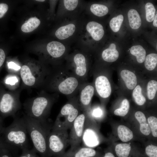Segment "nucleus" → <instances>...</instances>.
<instances>
[{"label": "nucleus", "instance_id": "obj_34", "mask_svg": "<svg viewBox=\"0 0 157 157\" xmlns=\"http://www.w3.org/2000/svg\"><path fill=\"white\" fill-rule=\"evenodd\" d=\"M153 136L157 137V118L156 117L151 116L149 117L147 120Z\"/></svg>", "mask_w": 157, "mask_h": 157}, {"label": "nucleus", "instance_id": "obj_35", "mask_svg": "<svg viewBox=\"0 0 157 157\" xmlns=\"http://www.w3.org/2000/svg\"><path fill=\"white\" fill-rule=\"evenodd\" d=\"M146 154L149 157H157V147L152 144L148 145L145 148Z\"/></svg>", "mask_w": 157, "mask_h": 157}, {"label": "nucleus", "instance_id": "obj_28", "mask_svg": "<svg viewBox=\"0 0 157 157\" xmlns=\"http://www.w3.org/2000/svg\"><path fill=\"white\" fill-rule=\"evenodd\" d=\"M144 66L149 71L154 70L157 65V54L151 53L146 56L144 60Z\"/></svg>", "mask_w": 157, "mask_h": 157}, {"label": "nucleus", "instance_id": "obj_4", "mask_svg": "<svg viewBox=\"0 0 157 157\" xmlns=\"http://www.w3.org/2000/svg\"><path fill=\"white\" fill-rule=\"evenodd\" d=\"M27 131L23 116H16L11 124L6 127H3L1 134L3 141L17 149L22 150L28 148Z\"/></svg>", "mask_w": 157, "mask_h": 157}, {"label": "nucleus", "instance_id": "obj_10", "mask_svg": "<svg viewBox=\"0 0 157 157\" xmlns=\"http://www.w3.org/2000/svg\"><path fill=\"white\" fill-rule=\"evenodd\" d=\"M86 116L83 112L79 114L74 120L70 129L69 135V143L70 146V150H74L80 147L82 142L84 123Z\"/></svg>", "mask_w": 157, "mask_h": 157}, {"label": "nucleus", "instance_id": "obj_38", "mask_svg": "<svg viewBox=\"0 0 157 157\" xmlns=\"http://www.w3.org/2000/svg\"><path fill=\"white\" fill-rule=\"evenodd\" d=\"M8 9V5L5 3H0V19L6 13Z\"/></svg>", "mask_w": 157, "mask_h": 157}, {"label": "nucleus", "instance_id": "obj_42", "mask_svg": "<svg viewBox=\"0 0 157 157\" xmlns=\"http://www.w3.org/2000/svg\"><path fill=\"white\" fill-rule=\"evenodd\" d=\"M8 66L10 68L14 69H19L20 70L21 67V66H17L14 63L12 62H10L8 64Z\"/></svg>", "mask_w": 157, "mask_h": 157}, {"label": "nucleus", "instance_id": "obj_17", "mask_svg": "<svg viewBox=\"0 0 157 157\" xmlns=\"http://www.w3.org/2000/svg\"><path fill=\"white\" fill-rule=\"evenodd\" d=\"M120 75L128 89L133 90L137 85V78L133 72L127 69H124L121 72Z\"/></svg>", "mask_w": 157, "mask_h": 157}, {"label": "nucleus", "instance_id": "obj_14", "mask_svg": "<svg viewBox=\"0 0 157 157\" xmlns=\"http://www.w3.org/2000/svg\"><path fill=\"white\" fill-rule=\"evenodd\" d=\"M96 154V151L92 148L79 147L74 150H69L60 157H94Z\"/></svg>", "mask_w": 157, "mask_h": 157}, {"label": "nucleus", "instance_id": "obj_30", "mask_svg": "<svg viewBox=\"0 0 157 157\" xmlns=\"http://www.w3.org/2000/svg\"><path fill=\"white\" fill-rule=\"evenodd\" d=\"M85 113L88 116L94 121L95 119H101L104 114L102 109L99 107L94 108L92 110L89 109Z\"/></svg>", "mask_w": 157, "mask_h": 157}, {"label": "nucleus", "instance_id": "obj_3", "mask_svg": "<svg viewBox=\"0 0 157 157\" xmlns=\"http://www.w3.org/2000/svg\"><path fill=\"white\" fill-rule=\"evenodd\" d=\"M50 69L41 63L27 60L23 63L19 74L24 88H40L48 74Z\"/></svg>", "mask_w": 157, "mask_h": 157}, {"label": "nucleus", "instance_id": "obj_19", "mask_svg": "<svg viewBox=\"0 0 157 157\" xmlns=\"http://www.w3.org/2000/svg\"><path fill=\"white\" fill-rule=\"evenodd\" d=\"M102 57L105 61L113 62L118 58L119 53L116 49V46L114 43L111 44L109 47L104 50L102 53Z\"/></svg>", "mask_w": 157, "mask_h": 157}, {"label": "nucleus", "instance_id": "obj_25", "mask_svg": "<svg viewBox=\"0 0 157 157\" xmlns=\"http://www.w3.org/2000/svg\"><path fill=\"white\" fill-rule=\"evenodd\" d=\"M131 149L130 145L128 143H119L115 147L116 154L119 157H128Z\"/></svg>", "mask_w": 157, "mask_h": 157}, {"label": "nucleus", "instance_id": "obj_21", "mask_svg": "<svg viewBox=\"0 0 157 157\" xmlns=\"http://www.w3.org/2000/svg\"><path fill=\"white\" fill-rule=\"evenodd\" d=\"M40 22V20L37 17H31L22 24L21 30L25 33L31 32L39 26Z\"/></svg>", "mask_w": 157, "mask_h": 157}, {"label": "nucleus", "instance_id": "obj_31", "mask_svg": "<svg viewBox=\"0 0 157 157\" xmlns=\"http://www.w3.org/2000/svg\"><path fill=\"white\" fill-rule=\"evenodd\" d=\"M124 17L122 15H119L113 17L110 21L109 25L112 30L116 32L119 31L123 21Z\"/></svg>", "mask_w": 157, "mask_h": 157}, {"label": "nucleus", "instance_id": "obj_18", "mask_svg": "<svg viewBox=\"0 0 157 157\" xmlns=\"http://www.w3.org/2000/svg\"><path fill=\"white\" fill-rule=\"evenodd\" d=\"M76 26L73 24H70L60 27L57 29L55 34L60 40H64L72 36L75 30Z\"/></svg>", "mask_w": 157, "mask_h": 157}, {"label": "nucleus", "instance_id": "obj_26", "mask_svg": "<svg viewBox=\"0 0 157 157\" xmlns=\"http://www.w3.org/2000/svg\"><path fill=\"white\" fill-rule=\"evenodd\" d=\"M133 97L135 103L139 106H142L146 102V99L142 93V89L140 85H137L133 90Z\"/></svg>", "mask_w": 157, "mask_h": 157}, {"label": "nucleus", "instance_id": "obj_29", "mask_svg": "<svg viewBox=\"0 0 157 157\" xmlns=\"http://www.w3.org/2000/svg\"><path fill=\"white\" fill-rule=\"evenodd\" d=\"M130 107L129 101L126 99H125L122 101L120 107L115 110L114 114L117 116H124L128 113Z\"/></svg>", "mask_w": 157, "mask_h": 157}, {"label": "nucleus", "instance_id": "obj_16", "mask_svg": "<svg viewBox=\"0 0 157 157\" xmlns=\"http://www.w3.org/2000/svg\"><path fill=\"white\" fill-rule=\"evenodd\" d=\"M86 29L92 38L96 41L100 40L104 35V31L102 26L95 22H89L86 25Z\"/></svg>", "mask_w": 157, "mask_h": 157}, {"label": "nucleus", "instance_id": "obj_22", "mask_svg": "<svg viewBox=\"0 0 157 157\" xmlns=\"http://www.w3.org/2000/svg\"><path fill=\"white\" fill-rule=\"evenodd\" d=\"M128 16L129 25L132 28L136 29L140 26L141 20L137 10L134 9H130L128 12Z\"/></svg>", "mask_w": 157, "mask_h": 157}, {"label": "nucleus", "instance_id": "obj_8", "mask_svg": "<svg viewBox=\"0 0 157 157\" xmlns=\"http://www.w3.org/2000/svg\"><path fill=\"white\" fill-rule=\"evenodd\" d=\"M47 148L49 157H60L69 144L67 130H51L47 138Z\"/></svg>", "mask_w": 157, "mask_h": 157}, {"label": "nucleus", "instance_id": "obj_24", "mask_svg": "<svg viewBox=\"0 0 157 157\" xmlns=\"http://www.w3.org/2000/svg\"><path fill=\"white\" fill-rule=\"evenodd\" d=\"M130 51L131 53L136 57L137 61L138 63H142L144 61L146 56V51L141 46H133L130 48Z\"/></svg>", "mask_w": 157, "mask_h": 157}, {"label": "nucleus", "instance_id": "obj_27", "mask_svg": "<svg viewBox=\"0 0 157 157\" xmlns=\"http://www.w3.org/2000/svg\"><path fill=\"white\" fill-rule=\"evenodd\" d=\"M90 10L94 15L98 17L104 16L107 14L108 12V9L106 6L96 3L91 5Z\"/></svg>", "mask_w": 157, "mask_h": 157}, {"label": "nucleus", "instance_id": "obj_1", "mask_svg": "<svg viewBox=\"0 0 157 157\" xmlns=\"http://www.w3.org/2000/svg\"><path fill=\"white\" fill-rule=\"evenodd\" d=\"M81 81L72 71L53 68L50 69L40 88L47 92L69 95L78 88Z\"/></svg>", "mask_w": 157, "mask_h": 157}, {"label": "nucleus", "instance_id": "obj_41", "mask_svg": "<svg viewBox=\"0 0 157 157\" xmlns=\"http://www.w3.org/2000/svg\"><path fill=\"white\" fill-rule=\"evenodd\" d=\"M3 119L0 116V142L4 143L2 140L1 138V132L3 127Z\"/></svg>", "mask_w": 157, "mask_h": 157}, {"label": "nucleus", "instance_id": "obj_33", "mask_svg": "<svg viewBox=\"0 0 157 157\" xmlns=\"http://www.w3.org/2000/svg\"><path fill=\"white\" fill-rule=\"evenodd\" d=\"M146 19L149 22L154 20L155 15L156 9L154 5L151 3H147L145 6Z\"/></svg>", "mask_w": 157, "mask_h": 157}, {"label": "nucleus", "instance_id": "obj_32", "mask_svg": "<svg viewBox=\"0 0 157 157\" xmlns=\"http://www.w3.org/2000/svg\"><path fill=\"white\" fill-rule=\"evenodd\" d=\"M157 91V82L155 80H151L148 83L147 86V94L148 99H153Z\"/></svg>", "mask_w": 157, "mask_h": 157}, {"label": "nucleus", "instance_id": "obj_44", "mask_svg": "<svg viewBox=\"0 0 157 157\" xmlns=\"http://www.w3.org/2000/svg\"><path fill=\"white\" fill-rule=\"evenodd\" d=\"M105 156L106 157H115L113 154L110 152L106 153L105 154Z\"/></svg>", "mask_w": 157, "mask_h": 157}, {"label": "nucleus", "instance_id": "obj_36", "mask_svg": "<svg viewBox=\"0 0 157 157\" xmlns=\"http://www.w3.org/2000/svg\"><path fill=\"white\" fill-rule=\"evenodd\" d=\"M78 1L77 0H63L64 4L66 8L69 10L75 9L78 4Z\"/></svg>", "mask_w": 157, "mask_h": 157}, {"label": "nucleus", "instance_id": "obj_20", "mask_svg": "<svg viewBox=\"0 0 157 157\" xmlns=\"http://www.w3.org/2000/svg\"><path fill=\"white\" fill-rule=\"evenodd\" d=\"M135 117L140 124L141 133L146 136L149 135L151 131L144 114L141 111H137L135 113Z\"/></svg>", "mask_w": 157, "mask_h": 157}, {"label": "nucleus", "instance_id": "obj_46", "mask_svg": "<svg viewBox=\"0 0 157 157\" xmlns=\"http://www.w3.org/2000/svg\"><path fill=\"white\" fill-rule=\"evenodd\" d=\"M103 157H106L104 155V156Z\"/></svg>", "mask_w": 157, "mask_h": 157}, {"label": "nucleus", "instance_id": "obj_45", "mask_svg": "<svg viewBox=\"0 0 157 157\" xmlns=\"http://www.w3.org/2000/svg\"><path fill=\"white\" fill-rule=\"evenodd\" d=\"M36 1H40V2H43V1H45V0H36Z\"/></svg>", "mask_w": 157, "mask_h": 157}, {"label": "nucleus", "instance_id": "obj_40", "mask_svg": "<svg viewBox=\"0 0 157 157\" xmlns=\"http://www.w3.org/2000/svg\"><path fill=\"white\" fill-rule=\"evenodd\" d=\"M0 157H12L11 152L8 150L0 148Z\"/></svg>", "mask_w": 157, "mask_h": 157}, {"label": "nucleus", "instance_id": "obj_11", "mask_svg": "<svg viewBox=\"0 0 157 157\" xmlns=\"http://www.w3.org/2000/svg\"><path fill=\"white\" fill-rule=\"evenodd\" d=\"M73 60L75 67L72 72L81 81L85 79L88 71L85 57L82 53H77L74 56Z\"/></svg>", "mask_w": 157, "mask_h": 157}, {"label": "nucleus", "instance_id": "obj_23", "mask_svg": "<svg viewBox=\"0 0 157 157\" xmlns=\"http://www.w3.org/2000/svg\"><path fill=\"white\" fill-rule=\"evenodd\" d=\"M117 132L119 139L124 142H128L133 138L132 131L128 127L124 125H120L118 126Z\"/></svg>", "mask_w": 157, "mask_h": 157}, {"label": "nucleus", "instance_id": "obj_7", "mask_svg": "<svg viewBox=\"0 0 157 157\" xmlns=\"http://www.w3.org/2000/svg\"><path fill=\"white\" fill-rule=\"evenodd\" d=\"M81 108L78 101L71 99L62 108L52 125L51 130H67L70 129L79 115Z\"/></svg>", "mask_w": 157, "mask_h": 157}, {"label": "nucleus", "instance_id": "obj_5", "mask_svg": "<svg viewBox=\"0 0 157 157\" xmlns=\"http://www.w3.org/2000/svg\"><path fill=\"white\" fill-rule=\"evenodd\" d=\"M27 133L33 142L34 149L42 157H49L47 148V136L52 128L43 125L37 120L23 115Z\"/></svg>", "mask_w": 157, "mask_h": 157}, {"label": "nucleus", "instance_id": "obj_2", "mask_svg": "<svg viewBox=\"0 0 157 157\" xmlns=\"http://www.w3.org/2000/svg\"><path fill=\"white\" fill-rule=\"evenodd\" d=\"M57 94H50L44 90L37 96L26 100L23 106L25 114L43 125L51 127L47 120L51 108L56 101Z\"/></svg>", "mask_w": 157, "mask_h": 157}, {"label": "nucleus", "instance_id": "obj_13", "mask_svg": "<svg viewBox=\"0 0 157 157\" xmlns=\"http://www.w3.org/2000/svg\"><path fill=\"white\" fill-rule=\"evenodd\" d=\"M94 92V87L91 85H85L82 88L80 95L79 104L83 112H86L90 108V106Z\"/></svg>", "mask_w": 157, "mask_h": 157}, {"label": "nucleus", "instance_id": "obj_6", "mask_svg": "<svg viewBox=\"0 0 157 157\" xmlns=\"http://www.w3.org/2000/svg\"><path fill=\"white\" fill-rule=\"evenodd\" d=\"M20 92V89L6 90L0 82V116L3 119L16 116L21 107Z\"/></svg>", "mask_w": 157, "mask_h": 157}, {"label": "nucleus", "instance_id": "obj_9", "mask_svg": "<svg viewBox=\"0 0 157 157\" xmlns=\"http://www.w3.org/2000/svg\"><path fill=\"white\" fill-rule=\"evenodd\" d=\"M95 123V121L86 114L81 142L84 147L92 148L101 142V137Z\"/></svg>", "mask_w": 157, "mask_h": 157}, {"label": "nucleus", "instance_id": "obj_15", "mask_svg": "<svg viewBox=\"0 0 157 157\" xmlns=\"http://www.w3.org/2000/svg\"><path fill=\"white\" fill-rule=\"evenodd\" d=\"M46 49L49 55L55 59L61 57L65 51V47L63 44L55 41L49 42L47 45Z\"/></svg>", "mask_w": 157, "mask_h": 157}, {"label": "nucleus", "instance_id": "obj_43", "mask_svg": "<svg viewBox=\"0 0 157 157\" xmlns=\"http://www.w3.org/2000/svg\"><path fill=\"white\" fill-rule=\"evenodd\" d=\"M157 13L155 15L154 21L153 22V25L154 26L156 27H157Z\"/></svg>", "mask_w": 157, "mask_h": 157}, {"label": "nucleus", "instance_id": "obj_39", "mask_svg": "<svg viewBox=\"0 0 157 157\" xmlns=\"http://www.w3.org/2000/svg\"><path fill=\"white\" fill-rule=\"evenodd\" d=\"M6 58V53L4 50L0 48V73Z\"/></svg>", "mask_w": 157, "mask_h": 157}, {"label": "nucleus", "instance_id": "obj_12", "mask_svg": "<svg viewBox=\"0 0 157 157\" xmlns=\"http://www.w3.org/2000/svg\"><path fill=\"white\" fill-rule=\"evenodd\" d=\"M95 88L99 95L103 99L108 97L111 92V87L108 78L105 76H97L94 82Z\"/></svg>", "mask_w": 157, "mask_h": 157}, {"label": "nucleus", "instance_id": "obj_37", "mask_svg": "<svg viewBox=\"0 0 157 157\" xmlns=\"http://www.w3.org/2000/svg\"><path fill=\"white\" fill-rule=\"evenodd\" d=\"M22 150V154L19 157H39L37 155V152L34 148L30 149L27 148Z\"/></svg>", "mask_w": 157, "mask_h": 157}]
</instances>
